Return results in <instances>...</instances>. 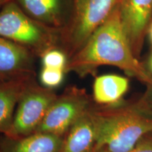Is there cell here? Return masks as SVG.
Masks as SVG:
<instances>
[{"label": "cell", "instance_id": "obj_1", "mask_svg": "<svg viewBox=\"0 0 152 152\" xmlns=\"http://www.w3.org/2000/svg\"><path fill=\"white\" fill-rule=\"evenodd\" d=\"M102 66H115L147 87L152 85V75L135 56L123 29L120 6L68 59L65 73L85 77L94 75Z\"/></svg>", "mask_w": 152, "mask_h": 152}, {"label": "cell", "instance_id": "obj_2", "mask_svg": "<svg viewBox=\"0 0 152 152\" xmlns=\"http://www.w3.org/2000/svg\"><path fill=\"white\" fill-rule=\"evenodd\" d=\"M96 130V152H128L152 133V114L140 101H121L110 106L93 103Z\"/></svg>", "mask_w": 152, "mask_h": 152}, {"label": "cell", "instance_id": "obj_3", "mask_svg": "<svg viewBox=\"0 0 152 152\" xmlns=\"http://www.w3.org/2000/svg\"><path fill=\"white\" fill-rule=\"evenodd\" d=\"M0 37L39 58L50 49L60 48V30L30 18L14 0H9L0 9Z\"/></svg>", "mask_w": 152, "mask_h": 152}, {"label": "cell", "instance_id": "obj_4", "mask_svg": "<svg viewBox=\"0 0 152 152\" xmlns=\"http://www.w3.org/2000/svg\"><path fill=\"white\" fill-rule=\"evenodd\" d=\"M123 0H72L68 23L60 31V49L71 58L109 18Z\"/></svg>", "mask_w": 152, "mask_h": 152}, {"label": "cell", "instance_id": "obj_5", "mask_svg": "<svg viewBox=\"0 0 152 152\" xmlns=\"http://www.w3.org/2000/svg\"><path fill=\"white\" fill-rule=\"evenodd\" d=\"M57 95L52 89L38 84L35 77L30 79L19 99L12 127L6 137L18 138L35 133Z\"/></svg>", "mask_w": 152, "mask_h": 152}, {"label": "cell", "instance_id": "obj_6", "mask_svg": "<svg viewBox=\"0 0 152 152\" xmlns=\"http://www.w3.org/2000/svg\"><path fill=\"white\" fill-rule=\"evenodd\" d=\"M93 102L85 89L68 86L63 93L57 95L35 132L65 136L69 129L90 109Z\"/></svg>", "mask_w": 152, "mask_h": 152}, {"label": "cell", "instance_id": "obj_7", "mask_svg": "<svg viewBox=\"0 0 152 152\" xmlns=\"http://www.w3.org/2000/svg\"><path fill=\"white\" fill-rule=\"evenodd\" d=\"M120 13L123 29L139 58L152 20V0H123Z\"/></svg>", "mask_w": 152, "mask_h": 152}, {"label": "cell", "instance_id": "obj_8", "mask_svg": "<svg viewBox=\"0 0 152 152\" xmlns=\"http://www.w3.org/2000/svg\"><path fill=\"white\" fill-rule=\"evenodd\" d=\"M35 57L24 47L0 37V83L35 77Z\"/></svg>", "mask_w": 152, "mask_h": 152}, {"label": "cell", "instance_id": "obj_9", "mask_svg": "<svg viewBox=\"0 0 152 152\" xmlns=\"http://www.w3.org/2000/svg\"><path fill=\"white\" fill-rule=\"evenodd\" d=\"M30 18L61 30L71 16L72 0H14Z\"/></svg>", "mask_w": 152, "mask_h": 152}, {"label": "cell", "instance_id": "obj_10", "mask_svg": "<svg viewBox=\"0 0 152 152\" xmlns=\"http://www.w3.org/2000/svg\"><path fill=\"white\" fill-rule=\"evenodd\" d=\"M92 106L66 132L58 152H96V130Z\"/></svg>", "mask_w": 152, "mask_h": 152}, {"label": "cell", "instance_id": "obj_11", "mask_svg": "<svg viewBox=\"0 0 152 152\" xmlns=\"http://www.w3.org/2000/svg\"><path fill=\"white\" fill-rule=\"evenodd\" d=\"M64 136L37 132L18 138L4 136L0 152H58Z\"/></svg>", "mask_w": 152, "mask_h": 152}, {"label": "cell", "instance_id": "obj_12", "mask_svg": "<svg viewBox=\"0 0 152 152\" xmlns=\"http://www.w3.org/2000/svg\"><path fill=\"white\" fill-rule=\"evenodd\" d=\"M128 77L115 74H106L95 77L93 83L92 100L99 106H110L123 100L128 91Z\"/></svg>", "mask_w": 152, "mask_h": 152}, {"label": "cell", "instance_id": "obj_13", "mask_svg": "<svg viewBox=\"0 0 152 152\" xmlns=\"http://www.w3.org/2000/svg\"><path fill=\"white\" fill-rule=\"evenodd\" d=\"M29 78L0 83V134L8 136L12 127L17 104Z\"/></svg>", "mask_w": 152, "mask_h": 152}, {"label": "cell", "instance_id": "obj_14", "mask_svg": "<svg viewBox=\"0 0 152 152\" xmlns=\"http://www.w3.org/2000/svg\"><path fill=\"white\" fill-rule=\"evenodd\" d=\"M42 67L64 70L65 71L68 58L60 48H54L45 52L41 57Z\"/></svg>", "mask_w": 152, "mask_h": 152}, {"label": "cell", "instance_id": "obj_15", "mask_svg": "<svg viewBox=\"0 0 152 152\" xmlns=\"http://www.w3.org/2000/svg\"><path fill=\"white\" fill-rule=\"evenodd\" d=\"M65 73L64 70L42 67L39 73V81L42 86L54 90L61 84Z\"/></svg>", "mask_w": 152, "mask_h": 152}, {"label": "cell", "instance_id": "obj_16", "mask_svg": "<svg viewBox=\"0 0 152 152\" xmlns=\"http://www.w3.org/2000/svg\"><path fill=\"white\" fill-rule=\"evenodd\" d=\"M128 152H152V133L142 138Z\"/></svg>", "mask_w": 152, "mask_h": 152}, {"label": "cell", "instance_id": "obj_17", "mask_svg": "<svg viewBox=\"0 0 152 152\" xmlns=\"http://www.w3.org/2000/svg\"><path fill=\"white\" fill-rule=\"evenodd\" d=\"M139 100L142 105L152 114V85L147 87V91Z\"/></svg>", "mask_w": 152, "mask_h": 152}, {"label": "cell", "instance_id": "obj_18", "mask_svg": "<svg viewBox=\"0 0 152 152\" xmlns=\"http://www.w3.org/2000/svg\"><path fill=\"white\" fill-rule=\"evenodd\" d=\"M146 68H147L148 71H149V73L152 75V54H151V56H150V57H149V61H148L147 65V66H146Z\"/></svg>", "mask_w": 152, "mask_h": 152}, {"label": "cell", "instance_id": "obj_19", "mask_svg": "<svg viewBox=\"0 0 152 152\" xmlns=\"http://www.w3.org/2000/svg\"><path fill=\"white\" fill-rule=\"evenodd\" d=\"M147 34H148V35H149V39H150V41H151V43L152 45V20L149 26V29H148Z\"/></svg>", "mask_w": 152, "mask_h": 152}, {"label": "cell", "instance_id": "obj_20", "mask_svg": "<svg viewBox=\"0 0 152 152\" xmlns=\"http://www.w3.org/2000/svg\"><path fill=\"white\" fill-rule=\"evenodd\" d=\"M8 1H9V0H0V9H1V7Z\"/></svg>", "mask_w": 152, "mask_h": 152}, {"label": "cell", "instance_id": "obj_21", "mask_svg": "<svg viewBox=\"0 0 152 152\" xmlns=\"http://www.w3.org/2000/svg\"></svg>", "mask_w": 152, "mask_h": 152}]
</instances>
